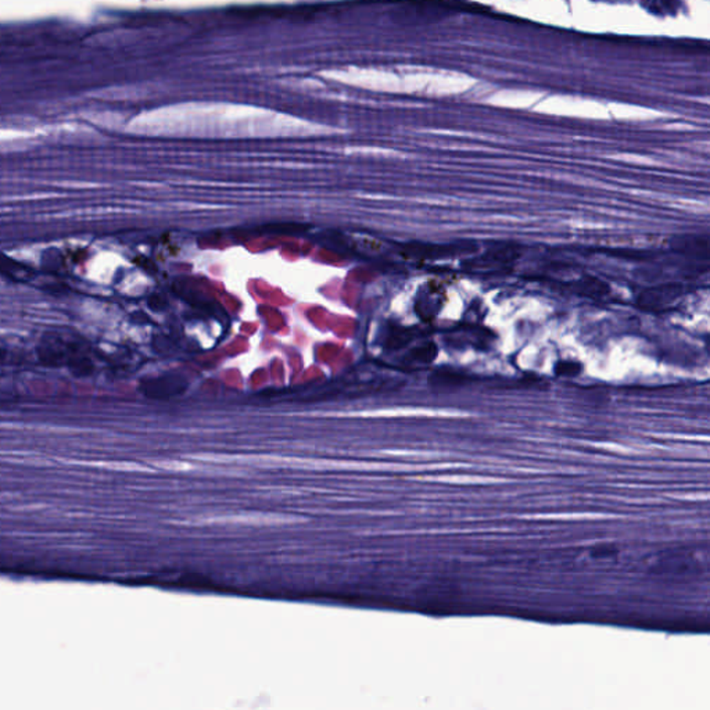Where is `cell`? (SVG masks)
<instances>
[{"instance_id":"obj_1","label":"cell","mask_w":710,"mask_h":710,"mask_svg":"<svg viewBox=\"0 0 710 710\" xmlns=\"http://www.w3.org/2000/svg\"><path fill=\"white\" fill-rule=\"evenodd\" d=\"M700 561L689 548L665 549L652 558L650 570L659 576H688L696 573Z\"/></svg>"},{"instance_id":"obj_2","label":"cell","mask_w":710,"mask_h":710,"mask_svg":"<svg viewBox=\"0 0 710 710\" xmlns=\"http://www.w3.org/2000/svg\"><path fill=\"white\" fill-rule=\"evenodd\" d=\"M684 293V286L680 283H662L644 290L637 298V304L643 309L661 311L677 302Z\"/></svg>"},{"instance_id":"obj_3","label":"cell","mask_w":710,"mask_h":710,"mask_svg":"<svg viewBox=\"0 0 710 710\" xmlns=\"http://www.w3.org/2000/svg\"><path fill=\"white\" fill-rule=\"evenodd\" d=\"M188 383L182 376L178 375H164L154 379L144 380L140 386L142 392L146 397L157 399V400H166L175 396H179L181 392L186 390Z\"/></svg>"},{"instance_id":"obj_4","label":"cell","mask_w":710,"mask_h":710,"mask_svg":"<svg viewBox=\"0 0 710 710\" xmlns=\"http://www.w3.org/2000/svg\"><path fill=\"white\" fill-rule=\"evenodd\" d=\"M473 247L469 245H421L412 243L407 245L403 253L412 258L419 260H441V258H452L461 257L463 254H470Z\"/></svg>"},{"instance_id":"obj_5","label":"cell","mask_w":710,"mask_h":710,"mask_svg":"<svg viewBox=\"0 0 710 710\" xmlns=\"http://www.w3.org/2000/svg\"><path fill=\"white\" fill-rule=\"evenodd\" d=\"M520 252L519 247L513 245H502L497 249L489 250L486 254L478 257L467 263L469 269L472 271H493V269H502L507 265L512 264L518 257Z\"/></svg>"},{"instance_id":"obj_6","label":"cell","mask_w":710,"mask_h":710,"mask_svg":"<svg viewBox=\"0 0 710 710\" xmlns=\"http://www.w3.org/2000/svg\"><path fill=\"white\" fill-rule=\"evenodd\" d=\"M672 247L674 252L685 254L688 257L709 258V241L706 236H698V234H684L678 236L672 243Z\"/></svg>"},{"instance_id":"obj_7","label":"cell","mask_w":710,"mask_h":710,"mask_svg":"<svg viewBox=\"0 0 710 710\" xmlns=\"http://www.w3.org/2000/svg\"><path fill=\"white\" fill-rule=\"evenodd\" d=\"M569 289L572 293H575L577 296H583V297H588V298H594V300H599V298L608 296V293L610 291L609 286L605 282H602L601 279L594 278V276H586L583 279H579V280L573 282Z\"/></svg>"},{"instance_id":"obj_8","label":"cell","mask_w":710,"mask_h":710,"mask_svg":"<svg viewBox=\"0 0 710 710\" xmlns=\"http://www.w3.org/2000/svg\"><path fill=\"white\" fill-rule=\"evenodd\" d=\"M467 381H469L467 375L461 373V372H456V370H450V369H441V370H437L436 373H433V375L430 376V383H432L433 386L444 387V388H448V387H459V386L467 384Z\"/></svg>"},{"instance_id":"obj_9","label":"cell","mask_w":710,"mask_h":710,"mask_svg":"<svg viewBox=\"0 0 710 710\" xmlns=\"http://www.w3.org/2000/svg\"><path fill=\"white\" fill-rule=\"evenodd\" d=\"M437 355V346L434 343H426L421 347L414 348L408 354V362H419V364H429L432 362Z\"/></svg>"},{"instance_id":"obj_10","label":"cell","mask_w":710,"mask_h":710,"mask_svg":"<svg viewBox=\"0 0 710 710\" xmlns=\"http://www.w3.org/2000/svg\"><path fill=\"white\" fill-rule=\"evenodd\" d=\"M590 554L594 559L608 561V559H614L617 557L619 549L613 544H598L591 548Z\"/></svg>"},{"instance_id":"obj_11","label":"cell","mask_w":710,"mask_h":710,"mask_svg":"<svg viewBox=\"0 0 710 710\" xmlns=\"http://www.w3.org/2000/svg\"><path fill=\"white\" fill-rule=\"evenodd\" d=\"M555 372H557V375H559V376L573 377V376H577V375L581 372V366H580V364H577V362L565 361V362H559V364L557 365Z\"/></svg>"}]
</instances>
